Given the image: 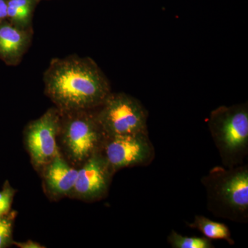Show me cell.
<instances>
[{
    "label": "cell",
    "mask_w": 248,
    "mask_h": 248,
    "mask_svg": "<svg viewBox=\"0 0 248 248\" xmlns=\"http://www.w3.org/2000/svg\"><path fill=\"white\" fill-rule=\"evenodd\" d=\"M44 82L45 94L61 112L95 110L112 93L97 63L78 55L53 59Z\"/></svg>",
    "instance_id": "6da1fadb"
},
{
    "label": "cell",
    "mask_w": 248,
    "mask_h": 248,
    "mask_svg": "<svg viewBox=\"0 0 248 248\" xmlns=\"http://www.w3.org/2000/svg\"><path fill=\"white\" fill-rule=\"evenodd\" d=\"M207 208L215 216L239 223L248 222V166H217L201 179Z\"/></svg>",
    "instance_id": "7a4b0ae2"
},
{
    "label": "cell",
    "mask_w": 248,
    "mask_h": 248,
    "mask_svg": "<svg viewBox=\"0 0 248 248\" xmlns=\"http://www.w3.org/2000/svg\"><path fill=\"white\" fill-rule=\"evenodd\" d=\"M208 125L223 166L244 164L248 153V103L217 108L210 113Z\"/></svg>",
    "instance_id": "3957f363"
},
{
    "label": "cell",
    "mask_w": 248,
    "mask_h": 248,
    "mask_svg": "<svg viewBox=\"0 0 248 248\" xmlns=\"http://www.w3.org/2000/svg\"><path fill=\"white\" fill-rule=\"evenodd\" d=\"M105 138L94 110L61 112L59 150L75 167L79 169L92 155L100 151Z\"/></svg>",
    "instance_id": "277c9868"
},
{
    "label": "cell",
    "mask_w": 248,
    "mask_h": 248,
    "mask_svg": "<svg viewBox=\"0 0 248 248\" xmlns=\"http://www.w3.org/2000/svg\"><path fill=\"white\" fill-rule=\"evenodd\" d=\"M97 109L96 117L106 137L148 132V112L130 94L111 93Z\"/></svg>",
    "instance_id": "5b68a950"
},
{
    "label": "cell",
    "mask_w": 248,
    "mask_h": 248,
    "mask_svg": "<svg viewBox=\"0 0 248 248\" xmlns=\"http://www.w3.org/2000/svg\"><path fill=\"white\" fill-rule=\"evenodd\" d=\"M60 117V111L56 107L50 108L24 128V146L37 172L60 154L58 145Z\"/></svg>",
    "instance_id": "8992f818"
},
{
    "label": "cell",
    "mask_w": 248,
    "mask_h": 248,
    "mask_svg": "<svg viewBox=\"0 0 248 248\" xmlns=\"http://www.w3.org/2000/svg\"><path fill=\"white\" fill-rule=\"evenodd\" d=\"M101 152L115 172L126 168L148 166L155 156L148 132L106 137Z\"/></svg>",
    "instance_id": "52a82bcc"
},
{
    "label": "cell",
    "mask_w": 248,
    "mask_h": 248,
    "mask_svg": "<svg viewBox=\"0 0 248 248\" xmlns=\"http://www.w3.org/2000/svg\"><path fill=\"white\" fill-rule=\"evenodd\" d=\"M115 174L102 152L94 153L78 169L76 185L70 197L84 202L103 200L108 193Z\"/></svg>",
    "instance_id": "ba28073f"
},
{
    "label": "cell",
    "mask_w": 248,
    "mask_h": 248,
    "mask_svg": "<svg viewBox=\"0 0 248 248\" xmlns=\"http://www.w3.org/2000/svg\"><path fill=\"white\" fill-rule=\"evenodd\" d=\"M44 190L50 200L70 197L78 177V169L68 162L61 154L46 165L40 172Z\"/></svg>",
    "instance_id": "9c48e42d"
},
{
    "label": "cell",
    "mask_w": 248,
    "mask_h": 248,
    "mask_svg": "<svg viewBox=\"0 0 248 248\" xmlns=\"http://www.w3.org/2000/svg\"><path fill=\"white\" fill-rule=\"evenodd\" d=\"M31 37L29 29L16 27L7 19L0 23V60L9 66L17 65L29 47Z\"/></svg>",
    "instance_id": "30bf717a"
},
{
    "label": "cell",
    "mask_w": 248,
    "mask_h": 248,
    "mask_svg": "<svg viewBox=\"0 0 248 248\" xmlns=\"http://www.w3.org/2000/svg\"><path fill=\"white\" fill-rule=\"evenodd\" d=\"M186 224L189 228L200 231L209 239L225 240L229 244H234L231 231L224 223L209 219L203 215H196L192 223Z\"/></svg>",
    "instance_id": "8fae6325"
},
{
    "label": "cell",
    "mask_w": 248,
    "mask_h": 248,
    "mask_svg": "<svg viewBox=\"0 0 248 248\" xmlns=\"http://www.w3.org/2000/svg\"><path fill=\"white\" fill-rule=\"evenodd\" d=\"M32 9V0H9L7 1L8 21L20 29H29Z\"/></svg>",
    "instance_id": "7c38bea8"
},
{
    "label": "cell",
    "mask_w": 248,
    "mask_h": 248,
    "mask_svg": "<svg viewBox=\"0 0 248 248\" xmlns=\"http://www.w3.org/2000/svg\"><path fill=\"white\" fill-rule=\"evenodd\" d=\"M168 243L173 248H214L211 239L205 237H189L179 234L172 230L167 239Z\"/></svg>",
    "instance_id": "4fadbf2b"
},
{
    "label": "cell",
    "mask_w": 248,
    "mask_h": 248,
    "mask_svg": "<svg viewBox=\"0 0 248 248\" xmlns=\"http://www.w3.org/2000/svg\"><path fill=\"white\" fill-rule=\"evenodd\" d=\"M14 218V213L11 214V216L6 215L0 217V248H6L14 244L13 226Z\"/></svg>",
    "instance_id": "5bb4252c"
},
{
    "label": "cell",
    "mask_w": 248,
    "mask_h": 248,
    "mask_svg": "<svg viewBox=\"0 0 248 248\" xmlns=\"http://www.w3.org/2000/svg\"><path fill=\"white\" fill-rule=\"evenodd\" d=\"M16 192V190L6 182L3 190L0 191V217L9 213Z\"/></svg>",
    "instance_id": "9a60e30c"
},
{
    "label": "cell",
    "mask_w": 248,
    "mask_h": 248,
    "mask_svg": "<svg viewBox=\"0 0 248 248\" xmlns=\"http://www.w3.org/2000/svg\"><path fill=\"white\" fill-rule=\"evenodd\" d=\"M14 244L16 245L17 247L20 248H45V246H42V245L36 241L32 240H28L25 242H14Z\"/></svg>",
    "instance_id": "2e32d148"
},
{
    "label": "cell",
    "mask_w": 248,
    "mask_h": 248,
    "mask_svg": "<svg viewBox=\"0 0 248 248\" xmlns=\"http://www.w3.org/2000/svg\"><path fill=\"white\" fill-rule=\"evenodd\" d=\"M7 1L0 0V23L7 19Z\"/></svg>",
    "instance_id": "e0dca14e"
}]
</instances>
